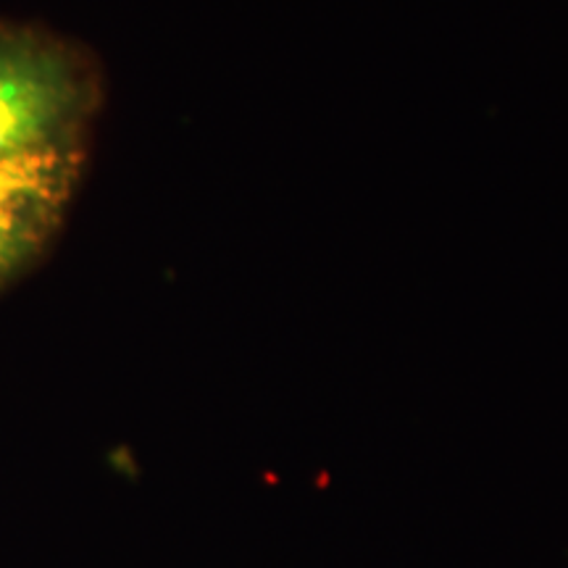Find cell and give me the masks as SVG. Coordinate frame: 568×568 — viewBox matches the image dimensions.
Wrapping results in <instances>:
<instances>
[{
    "mask_svg": "<svg viewBox=\"0 0 568 568\" xmlns=\"http://www.w3.org/2000/svg\"><path fill=\"white\" fill-rule=\"evenodd\" d=\"M101 103L92 63L67 40L0 21V159L82 151Z\"/></svg>",
    "mask_w": 568,
    "mask_h": 568,
    "instance_id": "6da1fadb",
    "label": "cell"
},
{
    "mask_svg": "<svg viewBox=\"0 0 568 568\" xmlns=\"http://www.w3.org/2000/svg\"><path fill=\"white\" fill-rule=\"evenodd\" d=\"M84 151H42L0 159V203L67 209L80 182Z\"/></svg>",
    "mask_w": 568,
    "mask_h": 568,
    "instance_id": "7a4b0ae2",
    "label": "cell"
},
{
    "mask_svg": "<svg viewBox=\"0 0 568 568\" xmlns=\"http://www.w3.org/2000/svg\"><path fill=\"white\" fill-rule=\"evenodd\" d=\"M61 222L63 209L55 205L0 203V287L40 258Z\"/></svg>",
    "mask_w": 568,
    "mask_h": 568,
    "instance_id": "3957f363",
    "label": "cell"
}]
</instances>
